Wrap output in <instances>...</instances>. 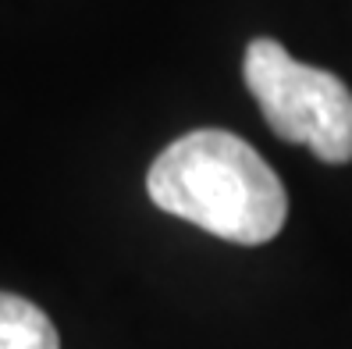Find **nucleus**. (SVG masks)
<instances>
[{
    "instance_id": "f257e3e1",
    "label": "nucleus",
    "mask_w": 352,
    "mask_h": 349,
    "mask_svg": "<svg viewBox=\"0 0 352 349\" xmlns=\"http://www.w3.org/2000/svg\"><path fill=\"white\" fill-rule=\"evenodd\" d=\"M146 189L164 214L239 246L271 242L288 218V196L274 168L224 129H196L175 139L153 160Z\"/></svg>"
},
{
    "instance_id": "f03ea898",
    "label": "nucleus",
    "mask_w": 352,
    "mask_h": 349,
    "mask_svg": "<svg viewBox=\"0 0 352 349\" xmlns=\"http://www.w3.org/2000/svg\"><path fill=\"white\" fill-rule=\"evenodd\" d=\"M245 86L281 139L309 147L324 164L352 160V89L338 75L302 65L278 39L245 47Z\"/></svg>"
},
{
    "instance_id": "7ed1b4c3",
    "label": "nucleus",
    "mask_w": 352,
    "mask_h": 349,
    "mask_svg": "<svg viewBox=\"0 0 352 349\" xmlns=\"http://www.w3.org/2000/svg\"><path fill=\"white\" fill-rule=\"evenodd\" d=\"M0 349H60V339L36 303L0 293Z\"/></svg>"
}]
</instances>
